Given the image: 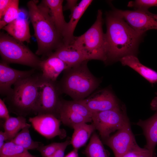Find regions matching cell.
Instances as JSON below:
<instances>
[{
	"instance_id": "6da1fadb",
	"label": "cell",
	"mask_w": 157,
	"mask_h": 157,
	"mask_svg": "<svg viewBox=\"0 0 157 157\" xmlns=\"http://www.w3.org/2000/svg\"><path fill=\"white\" fill-rule=\"evenodd\" d=\"M106 63L119 61L127 56H135L144 35L134 30L113 11L106 13Z\"/></svg>"
},
{
	"instance_id": "7a4b0ae2",
	"label": "cell",
	"mask_w": 157,
	"mask_h": 157,
	"mask_svg": "<svg viewBox=\"0 0 157 157\" xmlns=\"http://www.w3.org/2000/svg\"><path fill=\"white\" fill-rule=\"evenodd\" d=\"M31 0L27 3L28 15L33 26L38 44L37 55L48 57L63 44L51 15L49 8L42 1Z\"/></svg>"
},
{
	"instance_id": "3957f363",
	"label": "cell",
	"mask_w": 157,
	"mask_h": 157,
	"mask_svg": "<svg viewBox=\"0 0 157 157\" xmlns=\"http://www.w3.org/2000/svg\"><path fill=\"white\" fill-rule=\"evenodd\" d=\"M88 60L64 70L58 82L61 93L69 96L73 100L84 99L94 92L99 86V80L89 70Z\"/></svg>"
},
{
	"instance_id": "277c9868",
	"label": "cell",
	"mask_w": 157,
	"mask_h": 157,
	"mask_svg": "<svg viewBox=\"0 0 157 157\" xmlns=\"http://www.w3.org/2000/svg\"><path fill=\"white\" fill-rule=\"evenodd\" d=\"M41 73H36L15 83L5 101L10 110L18 116L35 114L38 85Z\"/></svg>"
},
{
	"instance_id": "5b68a950",
	"label": "cell",
	"mask_w": 157,
	"mask_h": 157,
	"mask_svg": "<svg viewBox=\"0 0 157 157\" xmlns=\"http://www.w3.org/2000/svg\"><path fill=\"white\" fill-rule=\"evenodd\" d=\"M102 24V13L99 10L94 24L83 34L75 37L71 43L82 52L86 60H99L106 63L105 36Z\"/></svg>"
},
{
	"instance_id": "8992f818",
	"label": "cell",
	"mask_w": 157,
	"mask_h": 157,
	"mask_svg": "<svg viewBox=\"0 0 157 157\" xmlns=\"http://www.w3.org/2000/svg\"><path fill=\"white\" fill-rule=\"evenodd\" d=\"M0 53L2 60L9 64H21L40 69L41 60L22 42L3 32L0 35Z\"/></svg>"
},
{
	"instance_id": "52a82bcc",
	"label": "cell",
	"mask_w": 157,
	"mask_h": 157,
	"mask_svg": "<svg viewBox=\"0 0 157 157\" xmlns=\"http://www.w3.org/2000/svg\"><path fill=\"white\" fill-rule=\"evenodd\" d=\"M58 82L44 77L42 73L38 83V94L35 115L51 114L57 117L61 99Z\"/></svg>"
},
{
	"instance_id": "ba28073f",
	"label": "cell",
	"mask_w": 157,
	"mask_h": 157,
	"mask_svg": "<svg viewBox=\"0 0 157 157\" xmlns=\"http://www.w3.org/2000/svg\"><path fill=\"white\" fill-rule=\"evenodd\" d=\"M92 122L104 141L110 134L122 128L129 120L120 106L115 109L92 113Z\"/></svg>"
},
{
	"instance_id": "9c48e42d",
	"label": "cell",
	"mask_w": 157,
	"mask_h": 157,
	"mask_svg": "<svg viewBox=\"0 0 157 157\" xmlns=\"http://www.w3.org/2000/svg\"><path fill=\"white\" fill-rule=\"evenodd\" d=\"M113 11L134 30L140 34L144 35L149 30L157 29V14L152 13L148 10L115 9Z\"/></svg>"
},
{
	"instance_id": "30bf717a",
	"label": "cell",
	"mask_w": 157,
	"mask_h": 157,
	"mask_svg": "<svg viewBox=\"0 0 157 157\" xmlns=\"http://www.w3.org/2000/svg\"><path fill=\"white\" fill-rule=\"evenodd\" d=\"M28 120L36 131L47 139L58 136L62 139L66 136L65 130L60 128V120L53 115L38 114Z\"/></svg>"
},
{
	"instance_id": "8fae6325",
	"label": "cell",
	"mask_w": 157,
	"mask_h": 157,
	"mask_svg": "<svg viewBox=\"0 0 157 157\" xmlns=\"http://www.w3.org/2000/svg\"><path fill=\"white\" fill-rule=\"evenodd\" d=\"M104 142L112 149L115 157H121L137 143L129 122Z\"/></svg>"
},
{
	"instance_id": "7c38bea8",
	"label": "cell",
	"mask_w": 157,
	"mask_h": 157,
	"mask_svg": "<svg viewBox=\"0 0 157 157\" xmlns=\"http://www.w3.org/2000/svg\"><path fill=\"white\" fill-rule=\"evenodd\" d=\"M81 100L92 113L112 109L120 106L113 93L107 89L94 92Z\"/></svg>"
},
{
	"instance_id": "4fadbf2b",
	"label": "cell",
	"mask_w": 157,
	"mask_h": 157,
	"mask_svg": "<svg viewBox=\"0 0 157 157\" xmlns=\"http://www.w3.org/2000/svg\"><path fill=\"white\" fill-rule=\"evenodd\" d=\"M34 69L26 71L14 69L9 64L1 60L0 63V93L2 96L7 95L12 91V85L19 81L36 72Z\"/></svg>"
},
{
	"instance_id": "5bb4252c",
	"label": "cell",
	"mask_w": 157,
	"mask_h": 157,
	"mask_svg": "<svg viewBox=\"0 0 157 157\" xmlns=\"http://www.w3.org/2000/svg\"><path fill=\"white\" fill-rule=\"evenodd\" d=\"M91 0H82L77 4L71 12L70 19L67 23L62 35L63 44H71L75 36L74 33L79 20L88 7L92 2Z\"/></svg>"
},
{
	"instance_id": "9a60e30c",
	"label": "cell",
	"mask_w": 157,
	"mask_h": 157,
	"mask_svg": "<svg viewBox=\"0 0 157 157\" xmlns=\"http://www.w3.org/2000/svg\"><path fill=\"white\" fill-rule=\"evenodd\" d=\"M51 54L60 59L65 64L68 68L87 60L82 52L72 44L67 45L63 44Z\"/></svg>"
},
{
	"instance_id": "2e32d148",
	"label": "cell",
	"mask_w": 157,
	"mask_h": 157,
	"mask_svg": "<svg viewBox=\"0 0 157 157\" xmlns=\"http://www.w3.org/2000/svg\"><path fill=\"white\" fill-rule=\"evenodd\" d=\"M40 66L42 76L53 81H56L61 72L68 68L62 60L52 54L49 55L46 59L41 60Z\"/></svg>"
},
{
	"instance_id": "e0dca14e",
	"label": "cell",
	"mask_w": 157,
	"mask_h": 157,
	"mask_svg": "<svg viewBox=\"0 0 157 157\" xmlns=\"http://www.w3.org/2000/svg\"><path fill=\"white\" fill-rule=\"evenodd\" d=\"M10 36L22 42H30V34L29 22L26 17H18L3 28Z\"/></svg>"
},
{
	"instance_id": "ac0fdd59",
	"label": "cell",
	"mask_w": 157,
	"mask_h": 157,
	"mask_svg": "<svg viewBox=\"0 0 157 157\" xmlns=\"http://www.w3.org/2000/svg\"><path fill=\"white\" fill-rule=\"evenodd\" d=\"M119 61L122 65L130 67L152 85L157 83V72L141 63L136 56H126L122 58Z\"/></svg>"
},
{
	"instance_id": "d6986e66",
	"label": "cell",
	"mask_w": 157,
	"mask_h": 157,
	"mask_svg": "<svg viewBox=\"0 0 157 157\" xmlns=\"http://www.w3.org/2000/svg\"><path fill=\"white\" fill-rule=\"evenodd\" d=\"M137 124L142 129L146 138L145 148L154 152L157 144V111L147 120H140Z\"/></svg>"
},
{
	"instance_id": "ffe728a7",
	"label": "cell",
	"mask_w": 157,
	"mask_h": 157,
	"mask_svg": "<svg viewBox=\"0 0 157 157\" xmlns=\"http://www.w3.org/2000/svg\"><path fill=\"white\" fill-rule=\"evenodd\" d=\"M74 132L70 140L74 149L78 150L84 146L96 130L94 124L83 123L77 124L73 127Z\"/></svg>"
},
{
	"instance_id": "44dd1931",
	"label": "cell",
	"mask_w": 157,
	"mask_h": 157,
	"mask_svg": "<svg viewBox=\"0 0 157 157\" xmlns=\"http://www.w3.org/2000/svg\"><path fill=\"white\" fill-rule=\"evenodd\" d=\"M49 8L55 26L62 37L67 22L63 14L62 0H44L42 1Z\"/></svg>"
},
{
	"instance_id": "7402d4cb",
	"label": "cell",
	"mask_w": 157,
	"mask_h": 157,
	"mask_svg": "<svg viewBox=\"0 0 157 157\" xmlns=\"http://www.w3.org/2000/svg\"><path fill=\"white\" fill-rule=\"evenodd\" d=\"M30 125L27 123L24 117H10L5 120L3 126L7 140L8 141H11L20 131Z\"/></svg>"
},
{
	"instance_id": "603a6c76",
	"label": "cell",
	"mask_w": 157,
	"mask_h": 157,
	"mask_svg": "<svg viewBox=\"0 0 157 157\" xmlns=\"http://www.w3.org/2000/svg\"><path fill=\"white\" fill-rule=\"evenodd\" d=\"M57 117L64 125L72 128L77 124L92 122L91 119L65 109L60 105Z\"/></svg>"
},
{
	"instance_id": "cb8c5ba5",
	"label": "cell",
	"mask_w": 157,
	"mask_h": 157,
	"mask_svg": "<svg viewBox=\"0 0 157 157\" xmlns=\"http://www.w3.org/2000/svg\"><path fill=\"white\" fill-rule=\"evenodd\" d=\"M31 125L22 129L10 141L27 150H35L43 145L40 142L35 141L32 139L29 129Z\"/></svg>"
},
{
	"instance_id": "d4e9b609",
	"label": "cell",
	"mask_w": 157,
	"mask_h": 157,
	"mask_svg": "<svg viewBox=\"0 0 157 157\" xmlns=\"http://www.w3.org/2000/svg\"><path fill=\"white\" fill-rule=\"evenodd\" d=\"M83 153L87 157H108L102 142L95 131L91 136Z\"/></svg>"
},
{
	"instance_id": "484cf974",
	"label": "cell",
	"mask_w": 157,
	"mask_h": 157,
	"mask_svg": "<svg viewBox=\"0 0 157 157\" xmlns=\"http://www.w3.org/2000/svg\"><path fill=\"white\" fill-rule=\"evenodd\" d=\"M0 157H36L27 150L12 141L6 142L0 150Z\"/></svg>"
},
{
	"instance_id": "4316f807",
	"label": "cell",
	"mask_w": 157,
	"mask_h": 157,
	"mask_svg": "<svg viewBox=\"0 0 157 157\" xmlns=\"http://www.w3.org/2000/svg\"><path fill=\"white\" fill-rule=\"evenodd\" d=\"M60 106L92 120V113L81 100L67 101L61 99Z\"/></svg>"
},
{
	"instance_id": "83f0119b",
	"label": "cell",
	"mask_w": 157,
	"mask_h": 157,
	"mask_svg": "<svg viewBox=\"0 0 157 157\" xmlns=\"http://www.w3.org/2000/svg\"><path fill=\"white\" fill-rule=\"evenodd\" d=\"M19 2L18 0H12L9 7L0 19L1 29L18 17L20 12L19 7Z\"/></svg>"
},
{
	"instance_id": "f1b7e54d",
	"label": "cell",
	"mask_w": 157,
	"mask_h": 157,
	"mask_svg": "<svg viewBox=\"0 0 157 157\" xmlns=\"http://www.w3.org/2000/svg\"><path fill=\"white\" fill-rule=\"evenodd\" d=\"M154 152L136 143L121 157H154Z\"/></svg>"
},
{
	"instance_id": "f546056e",
	"label": "cell",
	"mask_w": 157,
	"mask_h": 157,
	"mask_svg": "<svg viewBox=\"0 0 157 157\" xmlns=\"http://www.w3.org/2000/svg\"><path fill=\"white\" fill-rule=\"evenodd\" d=\"M62 142H53L46 145L43 144L39 147L37 150L40 153L42 157H48L53 155L63 145Z\"/></svg>"
},
{
	"instance_id": "4dcf8cb0",
	"label": "cell",
	"mask_w": 157,
	"mask_h": 157,
	"mask_svg": "<svg viewBox=\"0 0 157 157\" xmlns=\"http://www.w3.org/2000/svg\"><path fill=\"white\" fill-rule=\"evenodd\" d=\"M128 6L134 7L136 10H148L151 7H157V0H136L130 1Z\"/></svg>"
},
{
	"instance_id": "1f68e13d",
	"label": "cell",
	"mask_w": 157,
	"mask_h": 157,
	"mask_svg": "<svg viewBox=\"0 0 157 157\" xmlns=\"http://www.w3.org/2000/svg\"><path fill=\"white\" fill-rule=\"evenodd\" d=\"M10 117L8 108L4 102L0 99V117L1 119L6 120Z\"/></svg>"
},
{
	"instance_id": "d6a6232c",
	"label": "cell",
	"mask_w": 157,
	"mask_h": 157,
	"mask_svg": "<svg viewBox=\"0 0 157 157\" xmlns=\"http://www.w3.org/2000/svg\"><path fill=\"white\" fill-rule=\"evenodd\" d=\"M70 144V140L68 139L64 142L63 145L53 155L48 157H64L65 152L67 146Z\"/></svg>"
},
{
	"instance_id": "836d02e7",
	"label": "cell",
	"mask_w": 157,
	"mask_h": 157,
	"mask_svg": "<svg viewBox=\"0 0 157 157\" xmlns=\"http://www.w3.org/2000/svg\"><path fill=\"white\" fill-rule=\"evenodd\" d=\"M12 1V0H0V19L3 15Z\"/></svg>"
},
{
	"instance_id": "e575fe53",
	"label": "cell",
	"mask_w": 157,
	"mask_h": 157,
	"mask_svg": "<svg viewBox=\"0 0 157 157\" xmlns=\"http://www.w3.org/2000/svg\"><path fill=\"white\" fill-rule=\"evenodd\" d=\"M77 0H67V3L63 9L65 10H69L71 12L77 5Z\"/></svg>"
},
{
	"instance_id": "d590c367",
	"label": "cell",
	"mask_w": 157,
	"mask_h": 157,
	"mask_svg": "<svg viewBox=\"0 0 157 157\" xmlns=\"http://www.w3.org/2000/svg\"><path fill=\"white\" fill-rule=\"evenodd\" d=\"M7 140L6 135L4 131H0V150L3 147L5 143V141Z\"/></svg>"
},
{
	"instance_id": "8d00e7d4",
	"label": "cell",
	"mask_w": 157,
	"mask_h": 157,
	"mask_svg": "<svg viewBox=\"0 0 157 157\" xmlns=\"http://www.w3.org/2000/svg\"><path fill=\"white\" fill-rule=\"evenodd\" d=\"M78 150L73 149L68 153L64 157H79Z\"/></svg>"
},
{
	"instance_id": "74e56055",
	"label": "cell",
	"mask_w": 157,
	"mask_h": 157,
	"mask_svg": "<svg viewBox=\"0 0 157 157\" xmlns=\"http://www.w3.org/2000/svg\"></svg>"
}]
</instances>
